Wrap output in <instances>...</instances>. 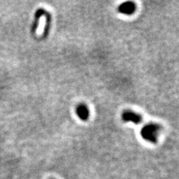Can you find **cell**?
I'll return each instance as SVG.
<instances>
[{"instance_id": "2", "label": "cell", "mask_w": 179, "mask_h": 179, "mask_svg": "<svg viewBox=\"0 0 179 179\" xmlns=\"http://www.w3.org/2000/svg\"><path fill=\"white\" fill-rule=\"evenodd\" d=\"M122 117H123L124 122H132L135 124H138L142 121L141 116L139 115L137 113L131 111H126L123 112Z\"/></svg>"}, {"instance_id": "3", "label": "cell", "mask_w": 179, "mask_h": 179, "mask_svg": "<svg viewBox=\"0 0 179 179\" xmlns=\"http://www.w3.org/2000/svg\"><path fill=\"white\" fill-rule=\"evenodd\" d=\"M135 9H136L135 5H134L133 2H124L122 5H120L118 10H119V12L123 14L130 15L134 13Z\"/></svg>"}, {"instance_id": "4", "label": "cell", "mask_w": 179, "mask_h": 179, "mask_svg": "<svg viewBox=\"0 0 179 179\" xmlns=\"http://www.w3.org/2000/svg\"><path fill=\"white\" fill-rule=\"evenodd\" d=\"M76 114L81 120H87L89 117V109L85 105L80 104L76 108Z\"/></svg>"}, {"instance_id": "1", "label": "cell", "mask_w": 179, "mask_h": 179, "mask_svg": "<svg viewBox=\"0 0 179 179\" xmlns=\"http://www.w3.org/2000/svg\"><path fill=\"white\" fill-rule=\"evenodd\" d=\"M160 131V126L155 123L146 125L141 129V136L143 139L151 143H156L157 136Z\"/></svg>"}]
</instances>
